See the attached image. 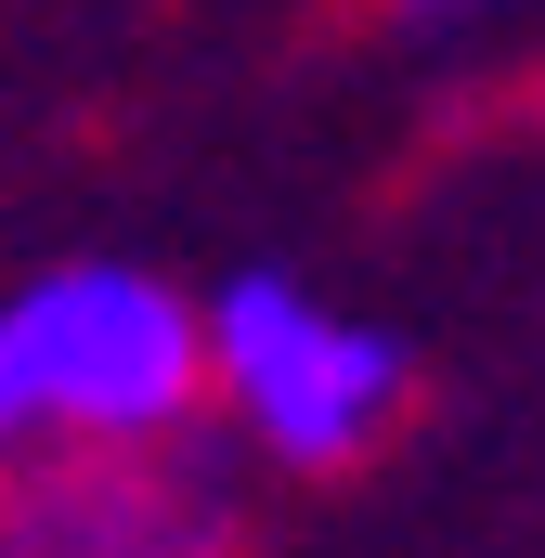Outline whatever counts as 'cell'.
Segmentation results:
<instances>
[{
	"instance_id": "cell-1",
	"label": "cell",
	"mask_w": 545,
	"mask_h": 558,
	"mask_svg": "<svg viewBox=\"0 0 545 558\" xmlns=\"http://www.w3.org/2000/svg\"><path fill=\"white\" fill-rule=\"evenodd\" d=\"M208 428V286L78 247L0 286V481L39 454H118Z\"/></svg>"
},
{
	"instance_id": "cell-4",
	"label": "cell",
	"mask_w": 545,
	"mask_h": 558,
	"mask_svg": "<svg viewBox=\"0 0 545 558\" xmlns=\"http://www.w3.org/2000/svg\"><path fill=\"white\" fill-rule=\"evenodd\" d=\"M520 13H545V0H390V26H415V39H481V26H520Z\"/></svg>"
},
{
	"instance_id": "cell-3",
	"label": "cell",
	"mask_w": 545,
	"mask_h": 558,
	"mask_svg": "<svg viewBox=\"0 0 545 558\" xmlns=\"http://www.w3.org/2000/svg\"><path fill=\"white\" fill-rule=\"evenodd\" d=\"M247 546V468L195 441L118 454H39L0 481V558H234Z\"/></svg>"
},
{
	"instance_id": "cell-2",
	"label": "cell",
	"mask_w": 545,
	"mask_h": 558,
	"mask_svg": "<svg viewBox=\"0 0 545 558\" xmlns=\"http://www.w3.org/2000/svg\"><path fill=\"white\" fill-rule=\"evenodd\" d=\"M415 403L403 325H377L364 299L247 260L208 286V441L247 481H338L364 468Z\"/></svg>"
}]
</instances>
